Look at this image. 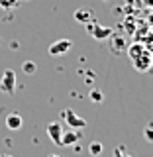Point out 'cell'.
Here are the masks:
<instances>
[{"label":"cell","instance_id":"cell-14","mask_svg":"<svg viewBox=\"0 0 153 157\" xmlns=\"http://www.w3.org/2000/svg\"><path fill=\"white\" fill-rule=\"evenodd\" d=\"M22 71L24 73H36V63L33 61H24L22 63Z\"/></svg>","mask_w":153,"mask_h":157},{"label":"cell","instance_id":"cell-19","mask_svg":"<svg viewBox=\"0 0 153 157\" xmlns=\"http://www.w3.org/2000/svg\"><path fill=\"white\" fill-rule=\"evenodd\" d=\"M151 67H153V55H151Z\"/></svg>","mask_w":153,"mask_h":157},{"label":"cell","instance_id":"cell-11","mask_svg":"<svg viewBox=\"0 0 153 157\" xmlns=\"http://www.w3.org/2000/svg\"><path fill=\"white\" fill-rule=\"evenodd\" d=\"M102 149H104V147H102L100 141H90V145H88V153H90L92 157H98L102 153Z\"/></svg>","mask_w":153,"mask_h":157},{"label":"cell","instance_id":"cell-4","mask_svg":"<svg viewBox=\"0 0 153 157\" xmlns=\"http://www.w3.org/2000/svg\"><path fill=\"white\" fill-rule=\"evenodd\" d=\"M132 61H134L136 71H140V73H147V71L151 69V53L145 49L141 55H137L136 59H132Z\"/></svg>","mask_w":153,"mask_h":157},{"label":"cell","instance_id":"cell-6","mask_svg":"<svg viewBox=\"0 0 153 157\" xmlns=\"http://www.w3.org/2000/svg\"><path fill=\"white\" fill-rule=\"evenodd\" d=\"M63 132H65V130H63V126L59 124V122H49V124H47V136L51 137V141H53L55 145L61 144Z\"/></svg>","mask_w":153,"mask_h":157},{"label":"cell","instance_id":"cell-5","mask_svg":"<svg viewBox=\"0 0 153 157\" xmlns=\"http://www.w3.org/2000/svg\"><path fill=\"white\" fill-rule=\"evenodd\" d=\"M88 33H90L94 39H98V41H102V39H106V37L112 36V29L100 26V24H96V22H92V26L88 24Z\"/></svg>","mask_w":153,"mask_h":157},{"label":"cell","instance_id":"cell-2","mask_svg":"<svg viewBox=\"0 0 153 157\" xmlns=\"http://www.w3.org/2000/svg\"><path fill=\"white\" fill-rule=\"evenodd\" d=\"M63 118H65L67 126L71 128V130H82V128L86 126L85 118H81L78 114H75V110H71V108H67V110L63 112Z\"/></svg>","mask_w":153,"mask_h":157},{"label":"cell","instance_id":"cell-15","mask_svg":"<svg viewBox=\"0 0 153 157\" xmlns=\"http://www.w3.org/2000/svg\"><path fill=\"white\" fill-rule=\"evenodd\" d=\"M18 4V0H0V6H2L4 10H10V8H14Z\"/></svg>","mask_w":153,"mask_h":157},{"label":"cell","instance_id":"cell-3","mask_svg":"<svg viewBox=\"0 0 153 157\" xmlns=\"http://www.w3.org/2000/svg\"><path fill=\"white\" fill-rule=\"evenodd\" d=\"M71 47H73L71 39H57V41H53L51 45H49L47 51H49V55L57 57V55H65V53H69Z\"/></svg>","mask_w":153,"mask_h":157},{"label":"cell","instance_id":"cell-7","mask_svg":"<svg viewBox=\"0 0 153 157\" xmlns=\"http://www.w3.org/2000/svg\"><path fill=\"white\" fill-rule=\"evenodd\" d=\"M24 126V118L20 116V114H8L6 116V128L8 130H12V132H16V130H20V128Z\"/></svg>","mask_w":153,"mask_h":157},{"label":"cell","instance_id":"cell-16","mask_svg":"<svg viewBox=\"0 0 153 157\" xmlns=\"http://www.w3.org/2000/svg\"><path fill=\"white\" fill-rule=\"evenodd\" d=\"M90 100H92V102H102V92L98 90V88L90 90Z\"/></svg>","mask_w":153,"mask_h":157},{"label":"cell","instance_id":"cell-17","mask_svg":"<svg viewBox=\"0 0 153 157\" xmlns=\"http://www.w3.org/2000/svg\"><path fill=\"white\" fill-rule=\"evenodd\" d=\"M0 157H14V155H8V153H4V155H0Z\"/></svg>","mask_w":153,"mask_h":157},{"label":"cell","instance_id":"cell-9","mask_svg":"<svg viewBox=\"0 0 153 157\" xmlns=\"http://www.w3.org/2000/svg\"><path fill=\"white\" fill-rule=\"evenodd\" d=\"M75 20L77 22H82V24H90V20H92V12H88V10H77L75 12Z\"/></svg>","mask_w":153,"mask_h":157},{"label":"cell","instance_id":"cell-12","mask_svg":"<svg viewBox=\"0 0 153 157\" xmlns=\"http://www.w3.org/2000/svg\"><path fill=\"white\" fill-rule=\"evenodd\" d=\"M143 137H145V141L153 144V122H149V124L145 126V130H143Z\"/></svg>","mask_w":153,"mask_h":157},{"label":"cell","instance_id":"cell-20","mask_svg":"<svg viewBox=\"0 0 153 157\" xmlns=\"http://www.w3.org/2000/svg\"><path fill=\"white\" fill-rule=\"evenodd\" d=\"M26 2H28V0H26Z\"/></svg>","mask_w":153,"mask_h":157},{"label":"cell","instance_id":"cell-13","mask_svg":"<svg viewBox=\"0 0 153 157\" xmlns=\"http://www.w3.org/2000/svg\"><path fill=\"white\" fill-rule=\"evenodd\" d=\"M114 157H132V155L128 153V149L124 145H116L114 147Z\"/></svg>","mask_w":153,"mask_h":157},{"label":"cell","instance_id":"cell-1","mask_svg":"<svg viewBox=\"0 0 153 157\" xmlns=\"http://www.w3.org/2000/svg\"><path fill=\"white\" fill-rule=\"evenodd\" d=\"M0 90L4 94L12 96L14 90H16V73L12 69H4L2 71V78H0Z\"/></svg>","mask_w":153,"mask_h":157},{"label":"cell","instance_id":"cell-10","mask_svg":"<svg viewBox=\"0 0 153 157\" xmlns=\"http://www.w3.org/2000/svg\"><path fill=\"white\" fill-rule=\"evenodd\" d=\"M143 51H145L143 45H140V43H134V45H130V49H128V55H130V59H136L137 55H141Z\"/></svg>","mask_w":153,"mask_h":157},{"label":"cell","instance_id":"cell-8","mask_svg":"<svg viewBox=\"0 0 153 157\" xmlns=\"http://www.w3.org/2000/svg\"><path fill=\"white\" fill-rule=\"evenodd\" d=\"M78 137H81V134H75V130H67V132H63V136H61V144H59V145L71 147V145H75V144H77Z\"/></svg>","mask_w":153,"mask_h":157},{"label":"cell","instance_id":"cell-18","mask_svg":"<svg viewBox=\"0 0 153 157\" xmlns=\"http://www.w3.org/2000/svg\"><path fill=\"white\" fill-rule=\"evenodd\" d=\"M47 157H61V155H47Z\"/></svg>","mask_w":153,"mask_h":157}]
</instances>
